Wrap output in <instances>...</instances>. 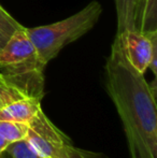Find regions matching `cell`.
Wrapping results in <instances>:
<instances>
[{"instance_id":"6da1fadb","label":"cell","mask_w":157,"mask_h":158,"mask_svg":"<svg viewBox=\"0 0 157 158\" xmlns=\"http://www.w3.org/2000/svg\"><path fill=\"white\" fill-rule=\"evenodd\" d=\"M105 69L107 92L123 124L130 158H157L156 96L126 58L118 35Z\"/></svg>"},{"instance_id":"7a4b0ae2","label":"cell","mask_w":157,"mask_h":158,"mask_svg":"<svg viewBox=\"0 0 157 158\" xmlns=\"http://www.w3.org/2000/svg\"><path fill=\"white\" fill-rule=\"evenodd\" d=\"M44 68L24 26L15 30L0 48V75L28 97H43Z\"/></svg>"},{"instance_id":"3957f363","label":"cell","mask_w":157,"mask_h":158,"mask_svg":"<svg viewBox=\"0 0 157 158\" xmlns=\"http://www.w3.org/2000/svg\"><path fill=\"white\" fill-rule=\"evenodd\" d=\"M101 12V4L92 1L78 13L63 21L34 28L25 27L40 60L46 66L66 45L89 31L98 22Z\"/></svg>"},{"instance_id":"277c9868","label":"cell","mask_w":157,"mask_h":158,"mask_svg":"<svg viewBox=\"0 0 157 158\" xmlns=\"http://www.w3.org/2000/svg\"><path fill=\"white\" fill-rule=\"evenodd\" d=\"M116 35L130 64L142 74L150 68L156 75L157 31L141 32L137 29H129Z\"/></svg>"},{"instance_id":"5b68a950","label":"cell","mask_w":157,"mask_h":158,"mask_svg":"<svg viewBox=\"0 0 157 158\" xmlns=\"http://www.w3.org/2000/svg\"><path fill=\"white\" fill-rule=\"evenodd\" d=\"M26 139L42 158H56L71 140L48 119L42 109L28 123Z\"/></svg>"},{"instance_id":"8992f818","label":"cell","mask_w":157,"mask_h":158,"mask_svg":"<svg viewBox=\"0 0 157 158\" xmlns=\"http://www.w3.org/2000/svg\"><path fill=\"white\" fill-rule=\"evenodd\" d=\"M40 110H41L40 98L25 97L0 108V121L29 123Z\"/></svg>"},{"instance_id":"52a82bcc","label":"cell","mask_w":157,"mask_h":158,"mask_svg":"<svg viewBox=\"0 0 157 158\" xmlns=\"http://www.w3.org/2000/svg\"><path fill=\"white\" fill-rule=\"evenodd\" d=\"M157 0H138L134 29L141 32L157 31Z\"/></svg>"},{"instance_id":"ba28073f","label":"cell","mask_w":157,"mask_h":158,"mask_svg":"<svg viewBox=\"0 0 157 158\" xmlns=\"http://www.w3.org/2000/svg\"><path fill=\"white\" fill-rule=\"evenodd\" d=\"M116 17H118V32L119 35L125 30L134 29V17L138 0H114Z\"/></svg>"},{"instance_id":"9c48e42d","label":"cell","mask_w":157,"mask_h":158,"mask_svg":"<svg viewBox=\"0 0 157 158\" xmlns=\"http://www.w3.org/2000/svg\"><path fill=\"white\" fill-rule=\"evenodd\" d=\"M28 131V123L12 121H0V137L9 143L25 139Z\"/></svg>"},{"instance_id":"30bf717a","label":"cell","mask_w":157,"mask_h":158,"mask_svg":"<svg viewBox=\"0 0 157 158\" xmlns=\"http://www.w3.org/2000/svg\"><path fill=\"white\" fill-rule=\"evenodd\" d=\"M6 151L13 158H42L34 150L26 138L10 143L6 146Z\"/></svg>"},{"instance_id":"8fae6325","label":"cell","mask_w":157,"mask_h":158,"mask_svg":"<svg viewBox=\"0 0 157 158\" xmlns=\"http://www.w3.org/2000/svg\"><path fill=\"white\" fill-rule=\"evenodd\" d=\"M25 97H28V96L17 87L13 86L12 84L8 83L0 75V108L10 103V102Z\"/></svg>"},{"instance_id":"7c38bea8","label":"cell","mask_w":157,"mask_h":158,"mask_svg":"<svg viewBox=\"0 0 157 158\" xmlns=\"http://www.w3.org/2000/svg\"><path fill=\"white\" fill-rule=\"evenodd\" d=\"M56 158H107L103 154L88 152V151L80 150L73 146L72 144L66 146L63 151L58 154Z\"/></svg>"},{"instance_id":"4fadbf2b","label":"cell","mask_w":157,"mask_h":158,"mask_svg":"<svg viewBox=\"0 0 157 158\" xmlns=\"http://www.w3.org/2000/svg\"><path fill=\"white\" fill-rule=\"evenodd\" d=\"M22 27V25L10 14L8 13L2 6H0V30L6 35H11L16 29Z\"/></svg>"},{"instance_id":"5bb4252c","label":"cell","mask_w":157,"mask_h":158,"mask_svg":"<svg viewBox=\"0 0 157 158\" xmlns=\"http://www.w3.org/2000/svg\"><path fill=\"white\" fill-rule=\"evenodd\" d=\"M9 37H10V35H6L3 31H1V30H0V48L4 45V43H6V41H8Z\"/></svg>"},{"instance_id":"9a60e30c","label":"cell","mask_w":157,"mask_h":158,"mask_svg":"<svg viewBox=\"0 0 157 158\" xmlns=\"http://www.w3.org/2000/svg\"><path fill=\"white\" fill-rule=\"evenodd\" d=\"M9 144H10V143H9V142H6V140H4V139H2V138L0 137V153H1L2 151H4V150H6V146H8Z\"/></svg>"},{"instance_id":"2e32d148","label":"cell","mask_w":157,"mask_h":158,"mask_svg":"<svg viewBox=\"0 0 157 158\" xmlns=\"http://www.w3.org/2000/svg\"><path fill=\"white\" fill-rule=\"evenodd\" d=\"M0 158H13V157L11 156V155L9 154L6 150H4V151H2V152L0 153Z\"/></svg>"}]
</instances>
